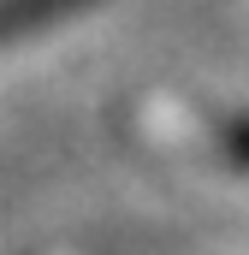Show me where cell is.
<instances>
[{
	"label": "cell",
	"instance_id": "6da1fadb",
	"mask_svg": "<svg viewBox=\"0 0 249 255\" xmlns=\"http://www.w3.org/2000/svg\"><path fill=\"white\" fill-rule=\"evenodd\" d=\"M172 130H184V142L196 148H208V154H220L226 166H249V119L244 113H214V107H166L160 113Z\"/></svg>",
	"mask_w": 249,
	"mask_h": 255
},
{
	"label": "cell",
	"instance_id": "7a4b0ae2",
	"mask_svg": "<svg viewBox=\"0 0 249 255\" xmlns=\"http://www.w3.org/2000/svg\"><path fill=\"white\" fill-rule=\"evenodd\" d=\"M83 6H95V0H0V48L36 36L48 24H60V18L83 12Z\"/></svg>",
	"mask_w": 249,
	"mask_h": 255
}]
</instances>
